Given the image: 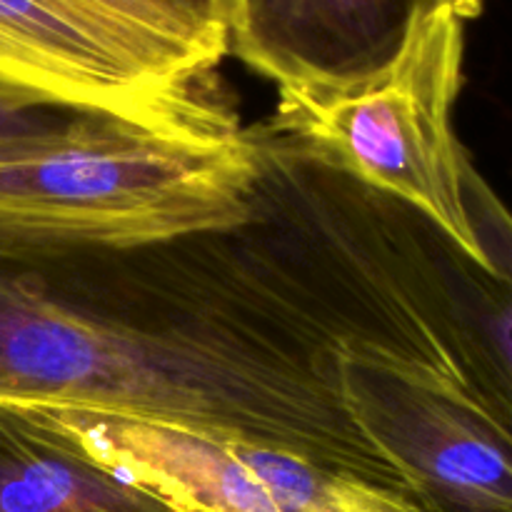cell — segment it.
<instances>
[{
	"instance_id": "obj_1",
	"label": "cell",
	"mask_w": 512,
	"mask_h": 512,
	"mask_svg": "<svg viewBox=\"0 0 512 512\" xmlns=\"http://www.w3.org/2000/svg\"><path fill=\"white\" fill-rule=\"evenodd\" d=\"M263 135L245 223L135 248L0 245V400L238 435L408 490L355 428L340 355L375 345L465 370V253L398 200Z\"/></svg>"
},
{
	"instance_id": "obj_2",
	"label": "cell",
	"mask_w": 512,
	"mask_h": 512,
	"mask_svg": "<svg viewBox=\"0 0 512 512\" xmlns=\"http://www.w3.org/2000/svg\"><path fill=\"white\" fill-rule=\"evenodd\" d=\"M263 173V128L235 115L190 128L73 115L0 153V245L135 248L233 228Z\"/></svg>"
},
{
	"instance_id": "obj_3",
	"label": "cell",
	"mask_w": 512,
	"mask_h": 512,
	"mask_svg": "<svg viewBox=\"0 0 512 512\" xmlns=\"http://www.w3.org/2000/svg\"><path fill=\"white\" fill-rule=\"evenodd\" d=\"M465 28L468 20L458 13L438 10L368 78L278 88L273 120L263 128L403 203L473 263L493 270L465 208L463 168L470 153L453 128L465 80Z\"/></svg>"
},
{
	"instance_id": "obj_4",
	"label": "cell",
	"mask_w": 512,
	"mask_h": 512,
	"mask_svg": "<svg viewBox=\"0 0 512 512\" xmlns=\"http://www.w3.org/2000/svg\"><path fill=\"white\" fill-rule=\"evenodd\" d=\"M355 428L428 512H512V425L455 360L355 345L340 355Z\"/></svg>"
},
{
	"instance_id": "obj_5",
	"label": "cell",
	"mask_w": 512,
	"mask_h": 512,
	"mask_svg": "<svg viewBox=\"0 0 512 512\" xmlns=\"http://www.w3.org/2000/svg\"><path fill=\"white\" fill-rule=\"evenodd\" d=\"M0 93L155 128L230 118L208 83L173 78L68 0H0Z\"/></svg>"
},
{
	"instance_id": "obj_6",
	"label": "cell",
	"mask_w": 512,
	"mask_h": 512,
	"mask_svg": "<svg viewBox=\"0 0 512 512\" xmlns=\"http://www.w3.org/2000/svg\"><path fill=\"white\" fill-rule=\"evenodd\" d=\"M438 10L478 20L485 0H230V50L278 88H323L383 70Z\"/></svg>"
},
{
	"instance_id": "obj_7",
	"label": "cell",
	"mask_w": 512,
	"mask_h": 512,
	"mask_svg": "<svg viewBox=\"0 0 512 512\" xmlns=\"http://www.w3.org/2000/svg\"><path fill=\"white\" fill-rule=\"evenodd\" d=\"M463 195L470 225L493 270L463 260L458 275L460 348L478 393L512 425V210L465 160Z\"/></svg>"
},
{
	"instance_id": "obj_8",
	"label": "cell",
	"mask_w": 512,
	"mask_h": 512,
	"mask_svg": "<svg viewBox=\"0 0 512 512\" xmlns=\"http://www.w3.org/2000/svg\"><path fill=\"white\" fill-rule=\"evenodd\" d=\"M0 512H173L0 403Z\"/></svg>"
},
{
	"instance_id": "obj_9",
	"label": "cell",
	"mask_w": 512,
	"mask_h": 512,
	"mask_svg": "<svg viewBox=\"0 0 512 512\" xmlns=\"http://www.w3.org/2000/svg\"><path fill=\"white\" fill-rule=\"evenodd\" d=\"M123 35L158 68L185 83H208L218 53L153 0H68Z\"/></svg>"
},
{
	"instance_id": "obj_10",
	"label": "cell",
	"mask_w": 512,
	"mask_h": 512,
	"mask_svg": "<svg viewBox=\"0 0 512 512\" xmlns=\"http://www.w3.org/2000/svg\"><path fill=\"white\" fill-rule=\"evenodd\" d=\"M73 115L80 113L45 108V105H35L28 103V100L0 93V153L20 148V145L33 143V140L55 133Z\"/></svg>"
},
{
	"instance_id": "obj_11",
	"label": "cell",
	"mask_w": 512,
	"mask_h": 512,
	"mask_svg": "<svg viewBox=\"0 0 512 512\" xmlns=\"http://www.w3.org/2000/svg\"><path fill=\"white\" fill-rule=\"evenodd\" d=\"M178 18L195 38L225 58L230 50V0H153Z\"/></svg>"
}]
</instances>
